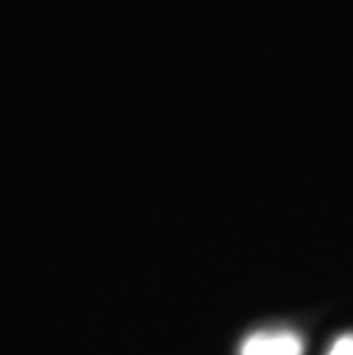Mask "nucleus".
<instances>
[{
	"label": "nucleus",
	"instance_id": "f257e3e1",
	"mask_svg": "<svg viewBox=\"0 0 353 355\" xmlns=\"http://www.w3.org/2000/svg\"><path fill=\"white\" fill-rule=\"evenodd\" d=\"M303 344L298 335L289 330L257 332L241 346V355H300Z\"/></svg>",
	"mask_w": 353,
	"mask_h": 355
},
{
	"label": "nucleus",
	"instance_id": "f03ea898",
	"mask_svg": "<svg viewBox=\"0 0 353 355\" xmlns=\"http://www.w3.org/2000/svg\"><path fill=\"white\" fill-rule=\"evenodd\" d=\"M328 355H353V335H344L337 339Z\"/></svg>",
	"mask_w": 353,
	"mask_h": 355
}]
</instances>
